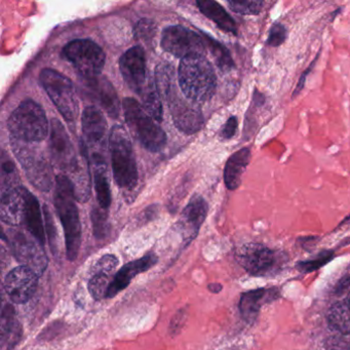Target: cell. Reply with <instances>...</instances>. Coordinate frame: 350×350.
Returning a JSON list of instances; mask_svg holds the SVG:
<instances>
[{"instance_id": "obj_14", "label": "cell", "mask_w": 350, "mask_h": 350, "mask_svg": "<svg viewBox=\"0 0 350 350\" xmlns=\"http://www.w3.org/2000/svg\"><path fill=\"white\" fill-rule=\"evenodd\" d=\"M40 275L31 268L19 266L8 273L5 280V290L10 300L16 304L28 302L38 288Z\"/></svg>"}, {"instance_id": "obj_32", "label": "cell", "mask_w": 350, "mask_h": 350, "mask_svg": "<svg viewBox=\"0 0 350 350\" xmlns=\"http://www.w3.org/2000/svg\"><path fill=\"white\" fill-rule=\"evenodd\" d=\"M113 278L114 276L108 275V274H93L89 282V291L90 294L96 301L107 298L108 290H109Z\"/></svg>"}, {"instance_id": "obj_11", "label": "cell", "mask_w": 350, "mask_h": 350, "mask_svg": "<svg viewBox=\"0 0 350 350\" xmlns=\"http://www.w3.org/2000/svg\"><path fill=\"white\" fill-rule=\"evenodd\" d=\"M8 241L12 252L22 266L31 268L42 276L49 265V259L44 247L34 239L21 231H10Z\"/></svg>"}, {"instance_id": "obj_2", "label": "cell", "mask_w": 350, "mask_h": 350, "mask_svg": "<svg viewBox=\"0 0 350 350\" xmlns=\"http://www.w3.org/2000/svg\"><path fill=\"white\" fill-rule=\"evenodd\" d=\"M75 200L77 198L75 188L68 176L63 174L57 176L54 204L64 229L67 258L69 261H75L77 259L81 245V219Z\"/></svg>"}, {"instance_id": "obj_46", "label": "cell", "mask_w": 350, "mask_h": 350, "mask_svg": "<svg viewBox=\"0 0 350 350\" xmlns=\"http://www.w3.org/2000/svg\"><path fill=\"white\" fill-rule=\"evenodd\" d=\"M348 223H350V216H348L347 218H346L345 220L340 224V226H341V225L348 224Z\"/></svg>"}, {"instance_id": "obj_16", "label": "cell", "mask_w": 350, "mask_h": 350, "mask_svg": "<svg viewBox=\"0 0 350 350\" xmlns=\"http://www.w3.org/2000/svg\"><path fill=\"white\" fill-rule=\"evenodd\" d=\"M208 211V204L204 198L194 196L181 213V217L176 223L175 228L181 234L185 247L190 245L198 237L200 227L206 220Z\"/></svg>"}, {"instance_id": "obj_1", "label": "cell", "mask_w": 350, "mask_h": 350, "mask_svg": "<svg viewBox=\"0 0 350 350\" xmlns=\"http://www.w3.org/2000/svg\"><path fill=\"white\" fill-rule=\"evenodd\" d=\"M178 81L186 99L196 104L208 101L216 92V73L204 55H190L182 59Z\"/></svg>"}, {"instance_id": "obj_19", "label": "cell", "mask_w": 350, "mask_h": 350, "mask_svg": "<svg viewBox=\"0 0 350 350\" xmlns=\"http://www.w3.org/2000/svg\"><path fill=\"white\" fill-rule=\"evenodd\" d=\"M25 190L19 186L15 189L1 193L0 218L10 226H19L24 223L25 216Z\"/></svg>"}, {"instance_id": "obj_30", "label": "cell", "mask_w": 350, "mask_h": 350, "mask_svg": "<svg viewBox=\"0 0 350 350\" xmlns=\"http://www.w3.org/2000/svg\"><path fill=\"white\" fill-rule=\"evenodd\" d=\"M143 108L145 111L155 120L161 124L163 122V104H161V96L157 92L155 83L148 81L143 90L142 94Z\"/></svg>"}, {"instance_id": "obj_44", "label": "cell", "mask_w": 350, "mask_h": 350, "mask_svg": "<svg viewBox=\"0 0 350 350\" xmlns=\"http://www.w3.org/2000/svg\"><path fill=\"white\" fill-rule=\"evenodd\" d=\"M208 288L212 293H219L222 290V286L220 284H217V282H213V284H208Z\"/></svg>"}, {"instance_id": "obj_47", "label": "cell", "mask_w": 350, "mask_h": 350, "mask_svg": "<svg viewBox=\"0 0 350 350\" xmlns=\"http://www.w3.org/2000/svg\"><path fill=\"white\" fill-rule=\"evenodd\" d=\"M347 300L349 301V302H350V294H349V296H348Z\"/></svg>"}, {"instance_id": "obj_39", "label": "cell", "mask_w": 350, "mask_h": 350, "mask_svg": "<svg viewBox=\"0 0 350 350\" xmlns=\"http://www.w3.org/2000/svg\"><path fill=\"white\" fill-rule=\"evenodd\" d=\"M44 218H46V228L48 231L49 241H50L51 247H52L53 253L55 254V250L57 247V230L56 225H55L54 219H53L52 213L49 210L48 206H44Z\"/></svg>"}, {"instance_id": "obj_36", "label": "cell", "mask_w": 350, "mask_h": 350, "mask_svg": "<svg viewBox=\"0 0 350 350\" xmlns=\"http://www.w3.org/2000/svg\"><path fill=\"white\" fill-rule=\"evenodd\" d=\"M118 264H120V260L116 256L108 255L103 256V257L100 258L99 261L95 264L93 269H92V272L93 274L96 273H104L108 274V275L114 276V272H116V267H118Z\"/></svg>"}, {"instance_id": "obj_15", "label": "cell", "mask_w": 350, "mask_h": 350, "mask_svg": "<svg viewBox=\"0 0 350 350\" xmlns=\"http://www.w3.org/2000/svg\"><path fill=\"white\" fill-rule=\"evenodd\" d=\"M122 79L135 93L141 95L146 85V56L142 46H133L120 59Z\"/></svg>"}, {"instance_id": "obj_23", "label": "cell", "mask_w": 350, "mask_h": 350, "mask_svg": "<svg viewBox=\"0 0 350 350\" xmlns=\"http://www.w3.org/2000/svg\"><path fill=\"white\" fill-rule=\"evenodd\" d=\"M1 348L13 350L23 335L21 323L16 317V310L11 304H7L1 312Z\"/></svg>"}, {"instance_id": "obj_31", "label": "cell", "mask_w": 350, "mask_h": 350, "mask_svg": "<svg viewBox=\"0 0 350 350\" xmlns=\"http://www.w3.org/2000/svg\"><path fill=\"white\" fill-rule=\"evenodd\" d=\"M20 176L17 167L12 159L7 157L3 152V163H1V193L10 191L19 187Z\"/></svg>"}, {"instance_id": "obj_12", "label": "cell", "mask_w": 350, "mask_h": 350, "mask_svg": "<svg viewBox=\"0 0 350 350\" xmlns=\"http://www.w3.org/2000/svg\"><path fill=\"white\" fill-rule=\"evenodd\" d=\"M161 46L165 52L182 59L190 55H204L206 50L202 36L179 25L163 30Z\"/></svg>"}, {"instance_id": "obj_42", "label": "cell", "mask_w": 350, "mask_h": 350, "mask_svg": "<svg viewBox=\"0 0 350 350\" xmlns=\"http://www.w3.org/2000/svg\"><path fill=\"white\" fill-rule=\"evenodd\" d=\"M237 128H239V122H237V116H230L221 131V138L224 140H230L237 134Z\"/></svg>"}, {"instance_id": "obj_29", "label": "cell", "mask_w": 350, "mask_h": 350, "mask_svg": "<svg viewBox=\"0 0 350 350\" xmlns=\"http://www.w3.org/2000/svg\"><path fill=\"white\" fill-rule=\"evenodd\" d=\"M202 36L204 38V46L212 55L218 68L223 72L232 70L235 67L234 61L226 46L219 42L218 40L211 38L208 34L202 33Z\"/></svg>"}, {"instance_id": "obj_28", "label": "cell", "mask_w": 350, "mask_h": 350, "mask_svg": "<svg viewBox=\"0 0 350 350\" xmlns=\"http://www.w3.org/2000/svg\"><path fill=\"white\" fill-rule=\"evenodd\" d=\"M327 321L331 329L350 337V302L347 299L331 307Z\"/></svg>"}, {"instance_id": "obj_9", "label": "cell", "mask_w": 350, "mask_h": 350, "mask_svg": "<svg viewBox=\"0 0 350 350\" xmlns=\"http://www.w3.org/2000/svg\"><path fill=\"white\" fill-rule=\"evenodd\" d=\"M237 258L243 269L255 276L275 273L284 261L282 254L258 243L243 245L237 252Z\"/></svg>"}, {"instance_id": "obj_13", "label": "cell", "mask_w": 350, "mask_h": 350, "mask_svg": "<svg viewBox=\"0 0 350 350\" xmlns=\"http://www.w3.org/2000/svg\"><path fill=\"white\" fill-rule=\"evenodd\" d=\"M165 100L169 105L174 124L178 130L191 135L196 134L202 128L204 120L202 110L193 102L183 99L178 94L177 87L167 94Z\"/></svg>"}, {"instance_id": "obj_41", "label": "cell", "mask_w": 350, "mask_h": 350, "mask_svg": "<svg viewBox=\"0 0 350 350\" xmlns=\"http://www.w3.org/2000/svg\"><path fill=\"white\" fill-rule=\"evenodd\" d=\"M325 350H350V341L344 338L329 337L325 342Z\"/></svg>"}, {"instance_id": "obj_17", "label": "cell", "mask_w": 350, "mask_h": 350, "mask_svg": "<svg viewBox=\"0 0 350 350\" xmlns=\"http://www.w3.org/2000/svg\"><path fill=\"white\" fill-rule=\"evenodd\" d=\"M85 91L92 101L99 104L111 118H118L120 101L118 92L106 77L85 79Z\"/></svg>"}, {"instance_id": "obj_45", "label": "cell", "mask_w": 350, "mask_h": 350, "mask_svg": "<svg viewBox=\"0 0 350 350\" xmlns=\"http://www.w3.org/2000/svg\"><path fill=\"white\" fill-rule=\"evenodd\" d=\"M350 284V278H345L341 284H339V288H338V291H342L343 288H347Z\"/></svg>"}, {"instance_id": "obj_4", "label": "cell", "mask_w": 350, "mask_h": 350, "mask_svg": "<svg viewBox=\"0 0 350 350\" xmlns=\"http://www.w3.org/2000/svg\"><path fill=\"white\" fill-rule=\"evenodd\" d=\"M109 148L116 184L122 189L134 190L138 184V167L130 136L122 126L112 128Z\"/></svg>"}, {"instance_id": "obj_27", "label": "cell", "mask_w": 350, "mask_h": 350, "mask_svg": "<svg viewBox=\"0 0 350 350\" xmlns=\"http://www.w3.org/2000/svg\"><path fill=\"white\" fill-rule=\"evenodd\" d=\"M273 293H275V291L265 288L243 293L239 301V310L243 319L247 323H253L259 314L260 307Z\"/></svg>"}, {"instance_id": "obj_24", "label": "cell", "mask_w": 350, "mask_h": 350, "mask_svg": "<svg viewBox=\"0 0 350 350\" xmlns=\"http://www.w3.org/2000/svg\"><path fill=\"white\" fill-rule=\"evenodd\" d=\"M25 216L24 223L26 228L29 231L30 235L33 237L42 247L46 243V234H44V223H42V208L38 198L29 191L25 190Z\"/></svg>"}, {"instance_id": "obj_25", "label": "cell", "mask_w": 350, "mask_h": 350, "mask_svg": "<svg viewBox=\"0 0 350 350\" xmlns=\"http://www.w3.org/2000/svg\"><path fill=\"white\" fill-rule=\"evenodd\" d=\"M94 185L100 208L108 211L111 204V190L108 179L107 167L104 157L100 154H94Z\"/></svg>"}, {"instance_id": "obj_18", "label": "cell", "mask_w": 350, "mask_h": 350, "mask_svg": "<svg viewBox=\"0 0 350 350\" xmlns=\"http://www.w3.org/2000/svg\"><path fill=\"white\" fill-rule=\"evenodd\" d=\"M159 262V257L154 253H149L140 259L135 260L126 264L122 269L118 270L114 275L107 293V299H112L122 291L130 286L131 280L138 274L144 273L153 267Z\"/></svg>"}, {"instance_id": "obj_35", "label": "cell", "mask_w": 350, "mask_h": 350, "mask_svg": "<svg viewBox=\"0 0 350 350\" xmlns=\"http://www.w3.org/2000/svg\"><path fill=\"white\" fill-rule=\"evenodd\" d=\"M135 38L144 40L145 42H152L157 33V25L149 19H141L135 26Z\"/></svg>"}, {"instance_id": "obj_26", "label": "cell", "mask_w": 350, "mask_h": 350, "mask_svg": "<svg viewBox=\"0 0 350 350\" xmlns=\"http://www.w3.org/2000/svg\"><path fill=\"white\" fill-rule=\"evenodd\" d=\"M196 5L200 11L206 18L212 20L221 30L237 36V23L222 5L213 0H198L196 1Z\"/></svg>"}, {"instance_id": "obj_3", "label": "cell", "mask_w": 350, "mask_h": 350, "mask_svg": "<svg viewBox=\"0 0 350 350\" xmlns=\"http://www.w3.org/2000/svg\"><path fill=\"white\" fill-rule=\"evenodd\" d=\"M11 140L25 144L40 143L48 137L49 120L44 108L31 99L22 102L8 120Z\"/></svg>"}, {"instance_id": "obj_38", "label": "cell", "mask_w": 350, "mask_h": 350, "mask_svg": "<svg viewBox=\"0 0 350 350\" xmlns=\"http://www.w3.org/2000/svg\"><path fill=\"white\" fill-rule=\"evenodd\" d=\"M333 257L334 254L332 252H325V253L321 254L319 258L312 260V261L300 262V263L297 264V268L302 272H311L313 270L323 267L327 262L331 261Z\"/></svg>"}, {"instance_id": "obj_20", "label": "cell", "mask_w": 350, "mask_h": 350, "mask_svg": "<svg viewBox=\"0 0 350 350\" xmlns=\"http://www.w3.org/2000/svg\"><path fill=\"white\" fill-rule=\"evenodd\" d=\"M81 161L77 169L68 176L75 188V198L77 202H87L91 196V170L90 159L85 142L81 141Z\"/></svg>"}, {"instance_id": "obj_21", "label": "cell", "mask_w": 350, "mask_h": 350, "mask_svg": "<svg viewBox=\"0 0 350 350\" xmlns=\"http://www.w3.org/2000/svg\"><path fill=\"white\" fill-rule=\"evenodd\" d=\"M251 157L250 147L239 149L229 157L224 169V182L227 189L233 191L241 186V177L251 161Z\"/></svg>"}, {"instance_id": "obj_6", "label": "cell", "mask_w": 350, "mask_h": 350, "mask_svg": "<svg viewBox=\"0 0 350 350\" xmlns=\"http://www.w3.org/2000/svg\"><path fill=\"white\" fill-rule=\"evenodd\" d=\"M40 81L63 118L67 122H75L79 116V101L72 81L59 71L50 68L40 72Z\"/></svg>"}, {"instance_id": "obj_37", "label": "cell", "mask_w": 350, "mask_h": 350, "mask_svg": "<svg viewBox=\"0 0 350 350\" xmlns=\"http://www.w3.org/2000/svg\"><path fill=\"white\" fill-rule=\"evenodd\" d=\"M288 38V30L282 24L274 23L269 30V36H268L266 44L271 48L282 46L286 42Z\"/></svg>"}, {"instance_id": "obj_10", "label": "cell", "mask_w": 350, "mask_h": 350, "mask_svg": "<svg viewBox=\"0 0 350 350\" xmlns=\"http://www.w3.org/2000/svg\"><path fill=\"white\" fill-rule=\"evenodd\" d=\"M49 146L53 165L70 176L79 167V159L66 129L57 118L51 120Z\"/></svg>"}, {"instance_id": "obj_22", "label": "cell", "mask_w": 350, "mask_h": 350, "mask_svg": "<svg viewBox=\"0 0 350 350\" xmlns=\"http://www.w3.org/2000/svg\"><path fill=\"white\" fill-rule=\"evenodd\" d=\"M81 128L88 142L98 144L107 132V120L99 108L89 106L83 110Z\"/></svg>"}, {"instance_id": "obj_34", "label": "cell", "mask_w": 350, "mask_h": 350, "mask_svg": "<svg viewBox=\"0 0 350 350\" xmlns=\"http://www.w3.org/2000/svg\"><path fill=\"white\" fill-rule=\"evenodd\" d=\"M231 11L243 16H258L262 12L264 1L258 0H243V1H227Z\"/></svg>"}, {"instance_id": "obj_7", "label": "cell", "mask_w": 350, "mask_h": 350, "mask_svg": "<svg viewBox=\"0 0 350 350\" xmlns=\"http://www.w3.org/2000/svg\"><path fill=\"white\" fill-rule=\"evenodd\" d=\"M63 55L83 79L99 77L105 65V53L91 40H72L65 46Z\"/></svg>"}, {"instance_id": "obj_8", "label": "cell", "mask_w": 350, "mask_h": 350, "mask_svg": "<svg viewBox=\"0 0 350 350\" xmlns=\"http://www.w3.org/2000/svg\"><path fill=\"white\" fill-rule=\"evenodd\" d=\"M11 145L30 183L42 191H50L54 185L52 165L42 153L25 143L11 140Z\"/></svg>"}, {"instance_id": "obj_43", "label": "cell", "mask_w": 350, "mask_h": 350, "mask_svg": "<svg viewBox=\"0 0 350 350\" xmlns=\"http://www.w3.org/2000/svg\"><path fill=\"white\" fill-rule=\"evenodd\" d=\"M321 51H319V54H317V57L313 59V61L310 63V65H309L308 68H307L306 70H305L304 72L300 75V79H299L298 83H297L296 89H295V91L293 92L292 98L296 97V96H298L299 94L301 93V91H302L305 83H306L307 77L310 75L311 71H312L313 68H314L315 64H317V61H319V56H321Z\"/></svg>"}, {"instance_id": "obj_40", "label": "cell", "mask_w": 350, "mask_h": 350, "mask_svg": "<svg viewBox=\"0 0 350 350\" xmlns=\"http://www.w3.org/2000/svg\"><path fill=\"white\" fill-rule=\"evenodd\" d=\"M187 310L186 309H180L174 315L169 327V332L172 336L178 335L182 331L184 325H185L186 321H187Z\"/></svg>"}, {"instance_id": "obj_33", "label": "cell", "mask_w": 350, "mask_h": 350, "mask_svg": "<svg viewBox=\"0 0 350 350\" xmlns=\"http://www.w3.org/2000/svg\"><path fill=\"white\" fill-rule=\"evenodd\" d=\"M94 235L97 239H104L109 234L110 225L108 222L107 211L101 208H93L91 213Z\"/></svg>"}, {"instance_id": "obj_5", "label": "cell", "mask_w": 350, "mask_h": 350, "mask_svg": "<svg viewBox=\"0 0 350 350\" xmlns=\"http://www.w3.org/2000/svg\"><path fill=\"white\" fill-rule=\"evenodd\" d=\"M122 106L126 124L141 145L150 152L163 150L167 144V135L159 122H155L143 106L133 98H126Z\"/></svg>"}]
</instances>
